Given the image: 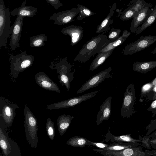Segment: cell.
<instances>
[{
	"mask_svg": "<svg viewBox=\"0 0 156 156\" xmlns=\"http://www.w3.org/2000/svg\"><path fill=\"white\" fill-rule=\"evenodd\" d=\"M107 37L106 35L102 34L92 37L82 48L74 60L83 63L89 60L111 42Z\"/></svg>",
	"mask_w": 156,
	"mask_h": 156,
	"instance_id": "6da1fadb",
	"label": "cell"
},
{
	"mask_svg": "<svg viewBox=\"0 0 156 156\" xmlns=\"http://www.w3.org/2000/svg\"><path fill=\"white\" fill-rule=\"evenodd\" d=\"M65 57L58 60L52 62L48 66L52 69L55 70L59 82L62 86H65L68 92L69 91L71 82L74 79V71H72V65L69 63Z\"/></svg>",
	"mask_w": 156,
	"mask_h": 156,
	"instance_id": "7a4b0ae2",
	"label": "cell"
},
{
	"mask_svg": "<svg viewBox=\"0 0 156 156\" xmlns=\"http://www.w3.org/2000/svg\"><path fill=\"white\" fill-rule=\"evenodd\" d=\"M9 59L11 75L12 77L16 79L20 73L32 65L34 61V57L32 55L27 54L25 51H21L20 53L16 55L11 54Z\"/></svg>",
	"mask_w": 156,
	"mask_h": 156,
	"instance_id": "3957f363",
	"label": "cell"
},
{
	"mask_svg": "<svg viewBox=\"0 0 156 156\" xmlns=\"http://www.w3.org/2000/svg\"><path fill=\"white\" fill-rule=\"evenodd\" d=\"M25 132L27 140L31 147L36 148L38 143L37 121L27 106L24 110Z\"/></svg>",
	"mask_w": 156,
	"mask_h": 156,
	"instance_id": "277c9868",
	"label": "cell"
},
{
	"mask_svg": "<svg viewBox=\"0 0 156 156\" xmlns=\"http://www.w3.org/2000/svg\"><path fill=\"white\" fill-rule=\"evenodd\" d=\"M10 12L6 8L4 0H0V49L4 47L7 48L6 43L10 35Z\"/></svg>",
	"mask_w": 156,
	"mask_h": 156,
	"instance_id": "5b68a950",
	"label": "cell"
},
{
	"mask_svg": "<svg viewBox=\"0 0 156 156\" xmlns=\"http://www.w3.org/2000/svg\"><path fill=\"white\" fill-rule=\"evenodd\" d=\"M156 41V35L142 36L134 42L127 44L123 49V55H132L147 48Z\"/></svg>",
	"mask_w": 156,
	"mask_h": 156,
	"instance_id": "8992f818",
	"label": "cell"
},
{
	"mask_svg": "<svg viewBox=\"0 0 156 156\" xmlns=\"http://www.w3.org/2000/svg\"><path fill=\"white\" fill-rule=\"evenodd\" d=\"M136 99L134 84L130 83L127 87L121 111V115L123 118L130 117L133 113V106Z\"/></svg>",
	"mask_w": 156,
	"mask_h": 156,
	"instance_id": "52a82bcc",
	"label": "cell"
},
{
	"mask_svg": "<svg viewBox=\"0 0 156 156\" xmlns=\"http://www.w3.org/2000/svg\"><path fill=\"white\" fill-rule=\"evenodd\" d=\"M99 92L96 90L84 94L81 96L72 98L69 99L48 105L46 108L49 110L61 109L73 107L80 104L96 95Z\"/></svg>",
	"mask_w": 156,
	"mask_h": 156,
	"instance_id": "ba28073f",
	"label": "cell"
},
{
	"mask_svg": "<svg viewBox=\"0 0 156 156\" xmlns=\"http://www.w3.org/2000/svg\"><path fill=\"white\" fill-rule=\"evenodd\" d=\"M111 67L104 70L92 76L87 81L77 90V94H80L90 89L96 87L105 79L112 78L110 74Z\"/></svg>",
	"mask_w": 156,
	"mask_h": 156,
	"instance_id": "9c48e42d",
	"label": "cell"
},
{
	"mask_svg": "<svg viewBox=\"0 0 156 156\" xmlns=\"http://www.w3.org/2000/svg\"><path fill=\"white\" fill-rule=\"evenodd\" d=\"M94 151L105 156H146L141 146L128 147L118 151L105 150L101 149H94Z\"/></svg>",
	"mask_w": 156,
	"mask_h": 156,
	"instance_id": "30bf717a",
	"label": "cell"
},
{
	"mask_svg": "<svg viewBox=\"0 0 156 156\" xmlns=\"http://www.w3.org/2000/svg\"><path fill=\"white\" fill-rule=\"evenodd\" d=\"M79 13V8L71 9L53 13L49 19L54 21L55 25H63L75 20L74 18Z\"/></svg>",
	"mask_w": 156,
	"mask_h": 156,
	"instance_id": "8fae6325",
	"label": "cell"
},
{
	"mask_svg": "<svg viewBox=\"0 0 156 156\" xmlns=\"http://www.w3.org/2000/svg\"><path fill=\"white\" fill-rule=\"evenodd\" d=\"M24 18L17 16L14 23L10 27V31L11 35L9 46L12 51H14L19 45Z\"/></svg>",
	"mask_w": 156,
	"mask_h": 156,
	"instance_id": "7c38bea8",
	"label": "cell"
},
{
	"mask_svg": "<svg viewBox=\"0 0 156 156\" xmlns=\"http://www.w3.org/2000/svg\"><path fill=\"white\" fill-rule=\"evenodd\" d=\"M152 5L146 2L143 7L134 16L131 23L130 30L133 33L136 32L139 26L142 24L151 13Z\"/></svg>",
	"mask_w": 156,
	"mask_h": 156,
	"instance_id": "4fadbf2b",
	"label": "cell"
},
{
	"mask_svg": "<svg viewBox=\"0 0 156 156\" xmlns=\"http://www.w3.org/2000/svg\"><path fill=\"white\" fill-rule=\"evenodd\" d=\"M36 83L43 88L60 93L57 84L43 72H40L35 75Z\"/></svg>",
	"mask_w": 156,
	"mask_h": 156,
	"instance_id": "5bb4252c",
	"label": "cell"
},
{
	"mask_svg": "<svg viewBox=\"0 0 156 156\" xmlns=\"http://www.w3.org/2000/svg\"><path fill=\"white\" fill-rule=\"evenodd\" d=\"M61 32L64 35H68L70 37V45L74 46L82 38L83 30L80 26L71 25L63 28Z\"/></svg>",
	"mask_w": 156,
	"mask_h": 156,
	"instance_id": "9a60e30c",
	"label": "cell"
},
{
	"mask_svg": "<svg viewBox=\"0 0 156 156\" xmlns=\"http://www.w3.org/2000/svg\"><path fill=\"white\" fill-rule=\"evenodd\" d=\"M112 96L108 97L100 107V110L96 117V124L98 126L105 120L110 118L111 112Z\"/></svg>",
	"mask_w": 156,
	"mask_h": 156,
	"instance_id": "2e32d148",
	"label": "cell"
},
{
	"mask_svg": "<svg viewBox=\"0 0 156 156\" xmlns=\"http://www.w3.org/2000/svg\"><path fill=\"white\" fill-rule=\"evenodd\" d=\"M131 134L116 136L111 133L109 129L104 137V141L108 142L111 141L112 143H139L142 141V139H135L132 137Z\"/></svg>",
	"mask_w": 156,
	"mask_h": 156,
	"instance_id": "e0dca14e",
	"label": "cell"
},
{
	"mask_svg": "<svg viewBox=\"0 0 156 156\" xmlns=\"http://www.w3.org/2000/svg\"><path fill=\"white\" fill-rule=\"evenodd\" d=\"M26 0L23 1L21 6L16 8L10 12L12 16H19L23 17H33L35 16L37 11V9L32 6H26Z\"/></svg>",
	"mask_w": 156,
	"mask_h": 156,
	"instance_id": "ac0fdd59",
	"label": "cell"
},
{
	"mask_svg": "<svg viewBox=\"0 0 156 156\" xmlns=\"http://www.w3.org/2000/svg\"><path fill=\"white\" fill-rule=\"evenodd\" d=\"M116 4L114 3L111 6L109 12L103 21L97 27L96 33L99 34L104 33L109 30L111 27L110 26L112 24L114 20L111 18L113 16L114 12L116 8Z\"/></svg>",
	"mask_w": 156,
	"mask_h": 156,
	"instance_id": "d6986e66",
	"label": "cell"
},
{
	"mask_svg": "<svg viewBox=\"0 0 156 156\" xmlns=\"http://www.w3.org/2000/svg\"><path fill=\"white\" fill-rule=\"evenodd\" d=\"M17 105L16 104H9L3 106L0 114L6 124L10 126L13 122L15 116V110Z\"/></svg>",
	"mask_w": 156,
	"mask_h": 156,
	"instance_id": "ffe728a7",
	"label": "cell"
},
{
	"mask_svg": "<svg viewBox=\"0 0 156 156\" xmlns=\"http://www.w3.org/2000/svg\"><path fill=\"white\" fill-rule=\"evenodd\" d=\"M74 118V116L69 115L62 114L58 117L57 122L58 130L60 135L65 133Z\"/></svg>",
	"mask_w": 156,
	"mask_h": 156,
	"instance_id": "44dd1931",
	"label": "cell"
},
{
	"mask_svg": "<svg viewBox=\"0 0 156 156\" xmlns=\"http://www.w3.org/2000/svg\"><path fill=\"white\" fill-rule=\"evenodd\" d=\"M156 67V61L136 62L133 64V70L146 74Z\"/></svg>",
	"mask_w": 156,
	"mask_h": 156,
	"instance_id": "7402d4cb",
	"label": "cell"
},
{
	"mask_svg": "<svg viewBox=\"0 0 156 156\" xmlns=\"http://www.w3.org/2000/svg\"><path fill=\"white\" fill-rule=\"evenodd\" d=\"M114 49L106 52H99L90 64L89 70L93 71L96 69L103 63L112 54Z\"/></svg>",
	"mask_w": 156,
	"mask_h": 156,
	"instance_id": "603a6c76",
	"label": "cell"
},
{
	"mask_svg": "<svg viewBox=\"0 0 156 156\" xmlns=\"http://www.w3.org/2000/svg\"><path fill=\"white\" fill-rule=\"evenodd\" d=\"M131 32L127 30H124L122 35L114 41L111 42L107 44L100 52L108 51L115 48L123 44L131 34Z\"/></svg>",
	"mask_w": 156,
	"mask_h": 156,
	"instance_id": "cb8c5ba5",
	"label": "cell"
},
{
	"mask_svg": "<svg viewBox=\"0 0 156 156\" xmlns=\"http://www.w3.org/2000/svg\"><path fill=\"white\" fill-rule=\"evenodd\" d=\"M156 20V5L151 9V13L147 17L144 23L139 26L136 32V35L139 34L148 27L150 26Z\"/></svg>",
	"mask_w": 156,
	"mask_h": 156,
	"instance_id": "d4e9b609",
	"label": "cell"
},
{
	"mask_svg": "<svg viewBox=\"0 0 156 156\" xmlns=\"http://www.w3.org/2000/svg\"><path fill=\"white\" fill-rule=\"evenodd\" d=\"M88 140L80 136H75L69 139L66 144L69 146L79 147H83L86 146H90Z\"/></svg>",
	"mask_w": 156,
	"mask_h": 156,
	"instance_id": "484cf974",
	"label": "cell"
},
{
	"mask_svg": "<svg viewBox=\"0 0 156 156\" xmlns=\"http://www.w3.org/2000/svg\"><path fill=\"white\" fill-rule=\"evenodd\" d=\"M0 146L2 152L4 156H8L10 154L11 146L6 135L0 128Z\"/></svg>",
	"mask_w": 156,
	"mask_h": 156,
	"instance_id": "4316f807",
	"label": "cell"
},
{
	"mask_svg": "<svg viewBox=\"0 0 156 156\" xmlns=\"http://www.w3.org/2000/svg\"><path fill=\"white\" fill-rule=\"evenodd\" d=\"M47 41V36L44 34L34 36L30 38V46L34 48H40L45 45Z\"/></svg>",
	"mask_w": 156,
	"mask_h": 156,
	"instance_id": "83f0119b",
	"label": "cell"
},
{
	"mask_svg": "<svg viewBox=\"0 0 156 156\" xmlns=\"http://www.w3.org/2000/svg\"><path fill=\"white\" fill-rule=\"evenodd\" d=\"M140 144L139 143H113L109 144V145L107 147L101 149L105 150L118 151L128 147H136Z\"/></svg>",
	"mask_w": 156,
	"mask_h": 156,
	"instance_id": "f1b7e54d",
	"label": "cell"
},
{
	"mask_svg": "<svg viewBox=\"0 0 156 156\" xmlns=\"http://www.w3.org/2000/svg\"><path fill=\"white\" fill-rule=\"evenodd\" d=\"M77 6L79 9V14L76 19L77 20H81L96 14L86 6L78 4H77Z\"/></svg>",
	"mask_w": 156,
	"mask_h": 156,
	"instance_id": "f546056e",
	"label": "cell"
},
{
	"mask_svg": "<svg viewBox=\"0 0 156 156\" xmlns=\"http://www.w3.org/2000/svg\"><path fill=\"white\" fill-rule=\"evenodd\" d=\"M45 128L48 137L50 139L53 140L55 136V124L49 117L47 119Z\"/></svg>",
	"mask_w": 156,
	"mask_h": 156,
	"instance_id": "4dcf8cb0",
	"label": "cell"
},
{
	"mask_svg": "<svg viewBox=\"0 0 156 156\" xmlns=\"http://www.w3.org/2000/svg\"><path fill=\"white\" fill-rule=\"evenodd\" d=\"M137 13L133 10L128 6L123 12H119L120 19L122 21H127L133 18Z\"/></svg>",
	"mask_w": 156,
	"mask_h": 156,
	"instance_id": "1f68e13d",
	"label": "cell"
},
{
	"mask_svg": "<svg viewBox=\"0 0 156 156\" xmlns=\"http://www.w3.org/2000/svg\"><path fill=\"white\" fill-rule=\"evenodd\" d=\"M145 0H131L128 6L134 10L136 13L144 6L146 2Z\"/></svg>",
	"mask_w": 156,
	"mask_h": 156,
	"instance_id": "d6a6232c",
	"label": "cell"
},
{
	"mask_svg": "<svg viewBox=\"0 0 156 156\" xmlns=\"http://www.w3.org/2000/svg\"><path fill=\"white\" fill-rule=\"evenodd\" d=\"M121 32L120 29L115 28L112 27L107 38L111 42H113L119 37Z\"/></svg>",
	"mask_w": 156,
	"mask_h": 156,
	"instance_id": "836d02e7",
	"label": "cell"
},
{
	"mask_svg": "<svg viewBox=\"0 0 156 156\" xmlns=\"http://www.w3.org/2000/svg\"><path fill=\"white\" fill-rule=\"evenodd\" d=\"M47 2L52 6L56 10H57L60 7L63 6V4L59 0H45Z\"/></svg>",
	"mask_w": 156,
	"mask_h": 156,
	"instance_id": "e575fe53",
	"label": "cell"
},
{
	"mask_svg": "<svg viewBox=\"0 0 156 156\" xmlns=\"http://www.w3.org/2000/svg\"><path fill=\"white\" fill-rule=\"evenodd\" d=\"M90 146H94L98 147V148L103 149L108 146L109 144L100 142H95L88 140Z\"/></svg>",
	"mask_w": 156,
	"mask_h": 156,
	"instance_id": "d590c367",
	"label": "cell"
},
{
	"mask_svg": "<svg viewBox=\"0 0 156 156\" xmlns=\"http://www.w3.org/2000/svg\"><path fill=\"white\" fill-rule=\"evenodd\" d=\"M153 87L151 83H150L144 85L142 88L141 93L144 94L148 92Z\"/></svg>",
	"mask_w": 156,
	"mask_h": 156,
	"instance_id": "8d00e7d4",
	"label": "cell"
},
{
	"mask_svg": "<svg viewBox=\"0 0 156 156\" xmlns=\"http://www.w3.org/2000/svg\"><path fill=\"white\" fill-rule=\"evenodd\" d=\"M148 144L154 149H156V139L149 138L148 141Z\"/></svg>",
	"mask_w": 156,
	"mask_h": 156,
	"instance_id": "74e56055",
	"label": "cell"
},
{
	"mask_svg": "<svg viewBox=\"0 0 156 156\" xmlns=\"http://www.w3.org/2000/svg\"><path fill=\"white\" fill-rule=\"evenodd\" d=\"M146 156H156V149L151 151L145 150Z\"/></svg>",
	"mask_w": 156,
	"mask_h": 156,
	"instance_id": "f35d334b",
	"label": "cell"
},
{
	"mask_svg": "<svg viewBox=\"0 0 156 156\" xmlns=\"http://www.w3.org/2000/svg\"><path fill=\"white\" fill-rule=\"evenodd\" d=\"M148 138H151L152 139H156V131L154 132L151 134L149 135L148 136Z\"/></svg>",
	"mask_w": 156,
	"mask_h": 156,
	"instance_id": "ab89813d",
	"label": "cell"
},
{
	"mask_svg": "<svg viewBox=\"0 0 156 156\" xmlns=\"http://www.w3.org/2000/svg\"><path fill=\"white\" fill-rule=\"evenodd\" d=\"M151 106L153 108H156V99L152 102Z\"/></svg>",
	"mask_w": 156,
	"mask_h": 156,
	"instance_id": "60d3db41",
	"label": "cell"
},
{
	"mask_svg": "<svg viewBox=\"0 0 156 156\" xmlns=\"http://www.w3.org/2000/svg\"><path fill=\"white\" fill-rule=\"evenodd\" d=\"M153 87L156 86V77L152 81V82H151Z\"/></svg>",
	"mask_w": 156,
	"mask_h": 156,
	"instance_id": "b9f144b4",
	"label": "cell"
},
{
	"mask_svg": "<svg viewBox=\"0 0 156 156\" xmlns=\"http://www.w3.org/2000/svg\"><path fill=\"white\" fill-rule=\"evenodd\" d=\"M151 53L153 54H156V47L154 48L153 50L151 52Z\"/></svg>",
	"mask_w": 156,
	"mask_h": 156,
	"instance_id": "7bdbcfd3",
	"label": "cell"
},
{
	"mask_svg": "<svg viewBox=\"0 0 156 156\" xmlns=\"http://www.w3.org/2000/svg\"><path fill=\"white\" fill-rule=\"evenodd\" d=\"M122 0H119L121 2V1H122Z\"/></svg>",
	"mask_w": 156,
	"mask_h": 156,
	"instance_id": "ee69618b",
	"label": "cell"
}]
</instances>
